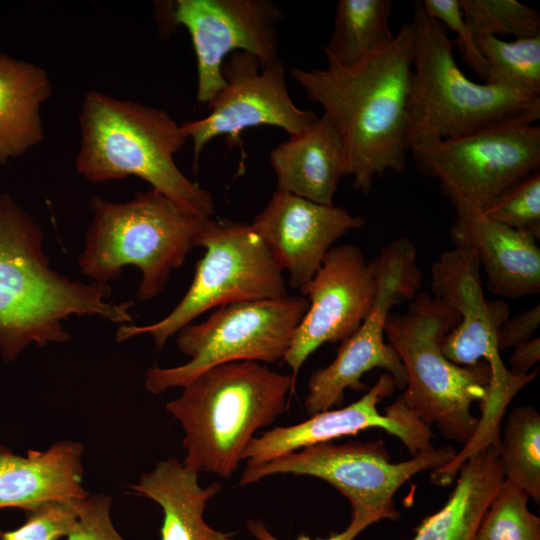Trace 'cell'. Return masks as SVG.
<instances>
[{
  "label": "cell",
  "instance_id": "1",
  "mask_svg": "<svg viewBox=\"0 0 540 540\" xmlns=\"http://www.w3.org/2000/svg\"><path fill=\"white\" fill-rule=\"evenodd\" d=\"M413 60L410 22L355 65L327 62L324 68L290 69L308 100L319 104L337 129L346 153V176L365 195L376 177L405 170Z\"/></svg>",
  "mask_w": 540,
  "mask_h": 540
},
{
  "label": "cell",
  "instance_id": "2",
  "mask_svg": "<svg viewBox=\"0 0 540 540\" xmlns=\"http://www.w3.org/2000/svg\"><path fill=\"white\" fill-rule=\"evenodd\" d=\"M43 240L31 215L10 195H0V355L6 362L31 344L69 341L63 322L72 315L132 321L133 302L109 301V284L71 280L54 270Z\"/></svg>",
  "mask_w": 540,
  "mask_h": 540
},
{
  "label": "cell",
  "instance_id": "3",
  "mask_svg": "<svg viewBox=\"0 0 540 540\" xmlns=\"http://www.w3.org/2000/svg\"><path fill=\"white\" fill-rule=\"evenodd\" d=\"M79 125L75 168L87 181L136 176L199 217L213 216L211 192L187 178L174 160L187 137L165 110L92 90L82 101Z\"/></svg>",
  "mask_w": 540,
  "mask_h": 540
},
{
  "label": "cell",
  "instance_id": "4",
  "mask_svg": "<svg viewBox=\"0 0 540 540\" xmlns=\"http://www.w3.org/2000/svg\"><path fill=\"white\" fill-rule=\"evenodd\" d=\"M295 379L256 361L212 367L182 387L165 408L185 436L183 464L199 473L231 477L259 429L287 410Z\"/></svg>",
  "mask_w": 540,
  "mask_h": 540
},
{
  "label": "cell",
  "instance_id": "5",
  "mask_svg": "<svg viewBox=\"0 0 540 540\" xmlns=\"http://www.w3.org/2000/svg\"><path fill=\"white\" fill-rule=\"evenodd\" d=\"M414 60L408 100L409 151L485 129L536 124L540 96L471 81L454 57L455 40L413 1Z\"/></svg>",
  "mask_w": 540,
  "mask_h": 540
},
{
  "label": "cell",
  "instance_id": "6",
  "mask_svg": "<svg viewBox=\"0 0 540 540\" xmlns=\"http://www.w3.org/2000/svg\"><path fill=\"white\" fill-rule=\"evenodd\" d=\"M89 207L92 219L79 258L81 273L108 284L133 265L141 272L140 302L164 290L171 272L195 247L205 219L152 188L121 203L96 195Z\"/></svg>",
  "mask_w": 540,
  "mask_h": 540
},
{
  "label": "cell",
  "instance_id": "7",
  "mask_svg": "<svg viewBox=\"0 0 540 540\" xmlns=\"http://www.w3.org/2000/svg\"><path fill=\"white\" fill-rule=\"evenodd\" d=\"M459 319L430 293L419 292L406 312L388 315L385 337L406 373L399 397L427 426L465 445L477 429L479 418L471 407L485 400L490 370L485 362L465 367L443 354V339Z\"/></svg>",
  "mask_w": 540,
  "mask_h": 540
},
{
  "label": "cell",
  "instance_id": "8",
  "mask_svg": "<svg viewBox=\"0 0 540 540\" xmlns=\"http://www.w3.org/2000/svg\"><path fill=\"white\" fill-rule=\"evenodd\" d=\"M195 247L203 248L204 254L180 302L156 323L120 325L115 335L118 343L149 334L159 351L170 337L210 309L288 295L283 271L250 224L205 218Z\"/></svg>",
  "mask_w": 540,
  "mask_h": 540
},
{
  "label": "cell",
  "instance_id": "9",
  "mask_svg": "<svg viewBox=\"0 0 540 540\" xmlns=\"http://www.w3.org/2000/svg\"><path fill=\"white\" fill-rule=\"evenodd\" d=\"M451 446L433 447L392 462L382 440L343 444H317L259 466H246L239 485L255 483L275 474L305 475L321 479L337 489L350 503L351 520L369 527L380 520H395L399 513L394 496L413 476L434 471L456 455Z\"/></svg>",
  "mask_w": 540,
  "mask_h": 540
},
{
  "label": "cell",
  "instance_id": "10",
  "mask_svg": "<svg viewBox=\"0 0 540 540\" xmlns=\"http://www.w3.org/2000/svg\"><path fill=\"white\" fill-rule=\"evenodd\" d=\"M309 302L301 295L243 301L216 308L203 322L176 334L179 350L190 358L175 367H152L145 387L152 394L182 388L202 372L229 362L271 364L283 360Z\"/></svg>",
  "mask_w": 540,
  "mask_h": 540
},
{
  "label": "cell",
  "instance_id": "11",
  "mask_svg": "<svg viewBox=\"0 0 540 540\" xmlns=\"http://www.w3.org/2000/svg\"><path fill=\"white\" fill-rule=\"evenodd\" d=\"M418 171L439 181L455 212H482L540 167V125L485 129L411 151Z\"/></svg>",
  "mask_w": 540,
  "mask_h": 540
},
{
  "label": "cell",
  "instance_id": "12",
  "mask_svg": "<svg viewBox=\"0 0 540 540\" xmlns=\"http://www.w3.org/2000/svg\"><path fill=\"white\" fill-rule=\"evenodd\" d=\"M378 275L375 302L357 328L341 342L337 355L327 366L309 377L304 408L309 415L339 406L346 389L362 390V376L374 368L390 374L396 388L406 386L404 366L385 340V324L392 309L410 302L422 286L416 252L403 244L383 248L377 257Z\"/></svg>",
  "mask_w": 540,
  "mask_h": 540
},
{
  "label": "cell",
  "instance_id": "13",
  "mask_svg": "<svg viewBox=\"0 0 540 540\" xmlns=\"http://www.w3.org/2000/svg\"><path fill=\"white\" fill-rule=\"evenodd\" d=\"M432 296L455 311L459 323L443 339L442 352L453 363L471 367L485 362L490 381L485 399L488 407L503 411L515 395L536 378L537 370L513 375L501 358L499 331L509 317V305L485 298L480 263L475 253L455 247L445 251L431 266Z\"/></svg>",
  "mask_w": 540,
  "mask_h": 540
},
{
  "label": "cell",
  "instance_id": "14",
  "mask_svg": "<svg viewBox=\"0 0 540 540\" xmlns=\"http://www.w3.org/2000/svg\"><path fill=\"white\" fill-rule=\"evenodd\" d=\"M222 75L225 86L208 103L209 114L181 124L184 135L193 142L195 169L204 147L220 135L232 147L240 143L245 129L274 126L292 136L318 118L314 111L293 102L280 59L261 67L254 55L235 51L226 58Z\"/></svg>",
  "mask_w": 540,
  "mask_h": 540
},
{
  "label": "cell",
  "instance_id": "15",
  "mask_svg": "<svg viewBox=\"0 0 540 540\" xmlns=\"http://www.w3.org/2000/svg\"><path fill=\"white\" fill-rule=\"evenodd\" d=\"M172 27L189 33L197 61L199 103L208 104L225 86L222 67L235 51L254 55L261 67L279 59L280 6L270 0H175L166 2Z\"/></svg>",
  "mask_w": 540,
  "mask_h": 540
},
{
  "label": "cell",
  "instance_id": "16",
  "mask_svg": "<svg viewBox=\"0 0 540 540\" xmlns=\"http://www.w3.org/2000/svg\"><path fill=\"white\" fill-rule=\"evenodd\" d=\"M377 258L368 262L355 245L333 246L314 277L300 291L308 309L283 358L296 380L307 358L324 343L352 335L372 309L377 290Z\"/></svg>",
  "mask_w": 540,
  "mask_h": 540
},
{
  "label": "cell",
  "instance_id": "17",
  "mask_svg": "<svg viewBox=\"0 0 540 540\" xmlns=\"http://www.w3.org/2000/svg\"><path fill=\"white\" fill-rule=\"evenodd\" d=\"M396 383L388 373L350 405L310 415V418L290 426H277L254 436L245 448L243 460L247 466H259L292 452L317 444L328 443L344 436L356 435L369 428H380L396 436L411 456L433 448L431 428L398 397L384 413L378 404L393 394Z\"/></svg>",
  "mask_w": 540,
  "mask_h": 540
},
{
  "label": "cell",
  "instance_id": "18",
  "mask_svg": "<svg viewBox=\"0 0 540 540\" xmlns=\"http://www.w3.org/2000/svg\"><path fill=\"white\" fill-rule=\"evenodd\" d=\"M365 223L343 207L276 190L250 225L280 269L288 272L289 286L301 291L333 244Z\"/></svg>",
  "mask_w": 540,
  "mask_h": 540
},
{
  "label": "cell",
  "instance_id": "19",
  "mask_svg": "<svg viewBox=\"0 0 540 540\" xmlns=\"http://www.w3.org/2000/svg\"><path fill=\"white\" fill-rule=\"evenodd\" d=\"M455 213L451 240L455 247L475 253L492 294L517 299L540 292V248L535 237L478 211Z\"/></svg>",
  "mask_w": 540,
  "mask_h": 540
},
{
  "label": "cell",
  "instance_id": "20",
  "mask_svg": "<svg viewBox=\"0 0 540 540\" xmlns=\"http://www.w3.org/2000/svg\"><path fill=\"white\" fill-rule=\"evenodd\" d=\"M83 451L73 440L58 441L45 451L30 450L26 456L0 445V509L28 512L48 502L88 496L82 484Z\"/></svg>",
  "mask_w": 540,
  "mask_h": 540
},
{
  "label": "cell",
  "instance_id": "21",
  "mask_svg": "<svg viewBox=\"0 0 540 540\" xmlns=\"http://www.w3.org/2000/svg\"><path fill=\"white\" fill-rule=\"evenodd\" d=\"M269 159L276 176V190L318 204H334L339 182L346 176V153L326 114L275 146Z\"/></svg>",
  "mask_w": 540,
  "mask_h": 540
},
{
  "label": "cell",
  "instance_id": "22",
  "mask_svg": "<svg viewBox=\"0 0 540 540\" xmlns=\"http://www.w3.org/2000/svg\"><path fill=\"white\" fill-rule=\"evenodd\" d=\"M155 501L162 509L160 540H233L235 533L210 527L203 518L207 502L222 490L219 482L202 487L198 473L176 458L159 461L128 487Z\"/></svg>",
  "mask_w": 540,
  "mask_h": 540
},
{
  "label": "cell",
  "instance_id": "23",
  "mask_svg": "<svg viewBox=\"0 0 540 540\" xmlns=\"http://www.w3.org/2000/svg\"><path fill=\"white\" fill-rule=\"evenodd\" d=\"M444 506L423 519L411 540H475L482 518L504 482L499 445L466 459Z\"/></svg>",
  "mask_w": 540,
  "mask_h": 540
},
{
  "label": "cell",
  "instance_id": "24",
  "mask_svg": "<svg viewBox=\"0 0 540 540\" xmlns=\"http://www.w3.org/2000/svg\"><path fill=\"white\" fill-rule=\"evenodd\" d=\"M52 93L45 69L0 53V164L45 140L40 109Z\"/></svg>",
  "mask_w": 540,
  "mask_h": 540
},
{
  "label": "cell",
  "instance_id": "25",
  "mask_svg": "<svg viewBox=\"0 0 540 540\" xmlns=\"http://www.w3.org/2000/svg\"><path fill=\"white\" fill-rule=\"evenodd\" d=\"M391 0H340L334 25L323 52L327 62L355 65L394 37L389 27Z\"/></svg>",
  "mask_w": 540,
  "mask_h": 540
},
{
  "label": "cell",
  "instance_id": "26",
  "mask_svg": "<svg viewBox=\"0 0 540 540\" xmlns=\"http://www.w3.org/2000/svg\"><path fill=\"white\" fill-rule=\"evenodd\" d=\"M504 478L540 502V415L531 405L517 406L508 415L499 442Z\"/></svg>",
  "mask_w": 540,
  "mask_h": 540
},
{
  "label": "cell",
  "instance_id": "27",
  "mask_svg": "<svg viewBox=\"0 0 540 540\" xmlns=\"http://www.w3.org/2000/svg\"><path fill=\"white\" fill-rule=\"evenodd\" d=\"M475 42L486 64L485 83L540 96V35L512 41L484 35Z\"/></svg>",
  "mask_w": 540,
  "mask_h": 540
},
{
  "label": "cell",
  "instance_id": "28",
  "mask_svg": "<svg viewBox=\"0 0 540 540\" xmlns=\"http://www.w3.org/2000/svg\"><path fill=\"white\" fill-rule=\"evenodd\" d=\"M529 496L504 480L486 510L475 540H540V518L528 508Z\"/></svg>",
  "mask_w": 540,
  "mask_h": 540
},
{
  "label": "cell",
  "instance_id": "29",
  "mask_svg": "<svg viewBox=\"0 0 540 540\" xmlns=\"http://www.w3.org/2000/svg\"><path fill=\"white\" fill-rule=\"evenodd\" d=\"M465 22L474 37L540 35V15L517 0H460Z\"/></svg>",
  "mask_w": 540,
  "mask_h": 540
},
{
  "label": "cell",
  "instance_id": "30",
  "mask_svg": "<svg viewBox=\"0 0 540 540\" xmlns=\"http://www.w3.org/2000/svg\"><path fill=\"white\" fill-rule=\"evenodd\" d=\"M487 219L540 237V171L521 178L481 212Z\"/></svg>",
  "mask_w": 540,
  "mask_h": 540
},
{
  "label": "cell",
  "instance_id": "31",
  "mask_svg": "<svg viewBox=\"0 0 540 540\" xmlns=\"http://www.w3.org/2000/svg\"><path fill=\"white\" fill-rule=\"evenodd\" d=\"M77 501H52L28 511L25 522L2 533V540H59L69 536L78 521Z\"/></svg>",
  "mask_w": 540,
  "mask_h": 540
},
{
  "label": "cell",
  "instance_id": "32",
  "mask_svg": "<svg viewBox=\"0 0 540 540\" xmlns=\"http://www.w3.org/2000/svg\"><path fill=\"white\" fill-rule=\"evenodd\" d=\"M426 14L445 28L458 34L455 40L461 50L463 61L483 80L486 74L485 60L480 53L463 16L460 0H421Z\"/></svg>",
  "mask_w": 540,
  "mask_h": 540
},
{
  "label": "cell",
  "instance_id": "33",
  "mask_svg": "<svg viewBox=\"0 0 540 540\" xmlns=\"http://www.w3.org/2000/svg\"><path fill=\"white\" fill-rule=\"evenodd\" d=\"M76 505L78 521L66 540H124L111 520L110 496L89 494L78 500Z\"/></svg>",
  "mask_w": 540,
  "mask_h": 540
},
{
  "label": "cell",
  "instance_id": "34",
  "mask_svg": "<svg viewBox=\"0 0 540 540\" xmlns=\"http://www.w3.org/2000/svg\"><path fill=\"white\" fill-rule=\"evenodd\" d=\"M540 324V306H535L521 313L508 317L499 331V350H507L535 337Z\"/></svg>",
  "mask_w": 540,
  "mask_h": 540
},
{
  "label": "cell",
  "instance_id": "35",
  "mask_svg": "<svg viewBox=\"0 0 540 540\" xmlns=\"http://www.w3.org/2000/svg\"><path fill=\"white\" fill-rule=\"evenodd\" d=\"M539 359L540 339L535 336L513 347L507 368L515 376H525L530 373L529 370L539 362Z\"/></svg>",
  "mask_w": 540,
  "mask_h": 540
},
{
  "label": "cell",
  "instance_id": "36",
  "mask_svg": "<svg viewBox=\"0 0 540 540\" xmlns=\"http://www.w3.org/2000/svg\"><path fill=\"white\" fill-rule=\"evenodd\" d=\"M247 528L251 535L258 540H279L259 520H249ZM364 529V526L350 522L347 528L339 533H333L328 538L311 539L305 534H300L296 540H354Z\"/></svg>",
  "mask_w": 540,
  "mask_h": 540
},
{
  "label": "cell",
  "instance_id": "37",
  "mask_svg": "<svg viewBox=\"0 0 540 540\" xmlns=\"http://www.w3.org/2000/svg\"><path fill=\"white\" fill-rule=\"evenodd\" d=\"M0 540H2V532L0 531Z\"/></svg>",
  "mask_w": 540,
  "mask_h": 540
}]
</instances>
